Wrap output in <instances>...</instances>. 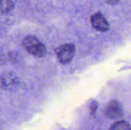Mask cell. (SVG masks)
Masks as SVG:
<instances>
[{"label": "cell", "mask_w": 131, "mask_h": 130, "mask_svg": "<svg viewBox=\"0 0 131 130\" xmlns=\"http://www.w3.org/2000/svg\"><path fill=\"white\" fill-rule=\"evenodd\" d=\"M23 47L32 56L42 57L46 54V48L44 45L35 36L29 35L23 40Z\"/></svg>", "instance_id": "6da1fadb"}, {"label": "cell", "mask_w": 131, "mask_h": 130, "mask_svg": "<svg viewBox=\"0 0 131 130\" xmlns=\"http://www.w3.org/2000/svg\"><path fill=\"white\" fill-rule=\"evenodd\" d=\"M0 84L3 90H14L19 87L20 81L15 73L5 71L0 75Z\"/></svg>", "instance_id": "7a4b0ae2"}, {"label": "cell", "mask_w": 131, "mask_h": 130, "mask_svg": "<svg viewBox=\"0 0 131 130\" xmlns=\"http://www.w3.org/2000/svg\"><path fill=\"white\" fill-rule=\"evenodd\" d=\"M59 61L62 64L70 62L75 52V46L72 43H65L58 47L55 50Z\"/></svg>", "instance_id": "3957f363"}, {"label": "cell", "mask_w": 131, "mask_h": 130, "mask_svg": "<svg viewBox=\"0 0 131 130\" xmlns=\"http://www.w3.org/2000/svg\"><path fill=\"white\" fill-rule=\"evenodd\" d=\"M123 108L121 104L116 100L111 101L106 107L104 114L107 118L116 119L123 115Z\"/></svg>", "instance_id": "277c9868"}, {"label": "cell", "mask_w": 131, "mask_h": 130, "mask_svg": "<svg viewBox=\"0 0 131 130\" xmlns=\"http://www.w3.org/2000/svg\"><path fill=\"white\" fill-rule=\"evenodd\" d=\"M91 22L93 28L101 32H106L109 29V24L103 14L100 11L91 16Z\"/></svg>", "instance_id": "5b68a950"}, {"label": "cell", "mask_w": 131, "mask_h": 130, "mask_svg": "<svg viewBox=\"0 0 131 130\" xmlns=\"http://www.w3.org/2000/svg\"><path fill=\"white\" fill-rule=\"evenodd\" d=\"M15 4L12 0H0V12L6 14L13 10Z\"/></svg>", "instance_id": "8992f818"}, {"label": "cell", "mask_w": 131, "mask_h": 130, "mask_svg": "<svg viewBox=\"0 0 131 130\" xmlns=\"http://www.w3.org/2000/svg\"><path fill=\"white\" fill-rule=\"evenodd\" d=\"M110 130H131V126L127 121H119L111 125Z\"/></svg>", "instance_id": "52a82bcc"}, {"label": "cell", "mask_w": 131, "mask_h": 130, "mask_svg": "<svg viewBox=\"0 0 131 130\" xmlns=\"http://www.w3.org/2000/svg\"><path fill=\"white\" fill-rule=\"evenodd\" d=\"M8 59L12 63L16 64L20 61V54L15 51L10 52L8 54Z\"/></svg>", "instance_id": "ba28073f"}, {"label": "cell", "mask_w": 131, "mask_h": 130, "mask_svg": "<svg viewBox=\"0 0 131 130\" xmlns=\"http://www.w3.org/2000/svg\"><path fill=\"white\" fill-rule=\"evenodd\" d=\"M97 108H98V103L95 101H93L91 103L90 106V114L93 115L95 113L96 110H97Z\"/></svg>", "instance_id": "9c48e42d"}, {"label": "cell", "mask_w": 131, "mask_h": 130, "mask_svg": "<svg viewBox=\"0 0 131 130\" xmlns=\"http://www.w3.org/2000/svg\"><path fill=\"white\" fill-rule=\"evenodd\" d=\"M105 1L109 5H116L118 3L119 0H105Z\"/></svg>", "instance_id": "30bf717a"}]
</instances>
